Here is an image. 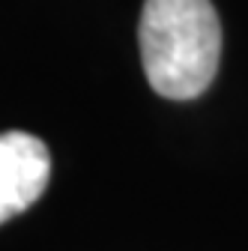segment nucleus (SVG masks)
Here are the masks:
<instances>
[{
	"mask_svg": "<svg viewBox=\"0 0 248 251\" xmlns=\"http://www.w3.org/2000/svg\"><path fill=\"white\" fill-rule=\"evenodd\" d=\"M138 42L149 87L185 102L200 96L219 72L222 21L212 0H147Z\"/></svg>",
	"mask_w": 248,
	"mask_h": 251,
	"instance_id": "f257e3e1",
	"label": "nucleus"
},
{
	"mask_svg": "<svg viewBox=\"0 0 248 251\" xmlns=\"http://www.w3.org/2000/svg\"><path fill=\"white\" fill-rule=\"evenodd\" d=\"M51 176L48 147L27 132L0 135V225L33 206Z\"/></svg>",
	"mask_w": 248,
	"mask_h": 251,
	"instance_id": "f03ea898",
	"label": "nucleus"
}]
</instances>
